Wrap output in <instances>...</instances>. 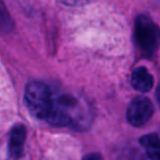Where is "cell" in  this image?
Returning <instances> with one entry per match:
<instances>
[{
  "instance_id": "6da1fadb",
  "label": "cell",
  "mask_w": 160,
  "mask_h": 160,
  "mask_svg": "<svg viewBox=\"0 0 160 160\" xmlns=\"http://www.w3.org/2000/svg\"><path fill=\"white\" fill-rule=\"evenodd\" d=\"M25 102L35 118L51 125L81 128L87 123L88 111L78 97L52 88L44 82L28 83Z\"/></svg>"
},
{
  "instance_id": "7a4b0ae2",
  "label": "cell",
  "mask_w": 160,
  "mask_h": 160,
  "mask_svg": "<svg viewBox=\"0 0 160 160\" xmlns=\"http://www.w3.org/2000/svg\"><path fill=\"white\" fill-rule=\"evenodd\" d=\"M135 40L139 50L146 57H152L158 48L160 30L148 15H138L135 20Z\"/></svg>"
},
{
  "instance_id": "3957f363",
  "label": "cell",
  "mask_w": 160,
  "mask_h": 160,
  "mask_svg": "<svg viewBox=\"0 0 160 160\" xmlns=\"http://www.w3.org/2000/svg\"><path fill=\"white\" fill-rule=\"evenodd\" d=\"M154 106L150 99L145 96H137L132 99L127 109V119L133 127H143L152 119Z\"/></svg>"
},
{
  "instance_id": "277c9868",
  "label": "cell",
  "mask_w": 160,
  "mask_h": 160,
  "mask_svg": "<svg viewBox=\"0 0 160 160\" xmlns=\"http://www.w3.org/2000/svg\"><path fill=\"white\" fill-rule=\"evenodd\" d=\"M26 138V130L23 125L19 124L12 128L9 139V155L11 159L17 160L22 156Z\"/></svg>"
},
{
  "instance_id": "5b68a950",
  "label": "cell",
  "mask_w": 160,
  "mask_h": 160,
  "mask_svg": "<svg viewBox=\"0 0 160 160\" xmlns=\"http://www.w3.org/2000/svg\"><path fill=\"white\" fill-rule=\"evenodd\" d=\"M133 88L141 93H147L154 86V78L145 67H138L133 71L131 76Z\"/></svg>"
},
{
  "instance_id": "8992f818",
  "label": "cell",
  "mask_w": 160,
  "mask_h": 160,
  "mask_svg": "<svg viewBox=\"0 0 160 160\" xmlns=\"http://www.w3.org/2000/svg\"><path fill=\"white\" fill-rule=\"evenodd\" d=\"M138 142L148 158L152 160H160V136L158 134L149 133L143 135Z\"/></svg>"
},
{
  "instance_id": "52a82bcc",
  "label": "cell",
  "mask_w": 160,
  "mask_h": 160,
  "mask_svg": "<svg viewBox=\"0 0 160 160\" xmlns=\"http://www.w3.org/2000/svg\"><path fill=\"white\" fill-rule=\"evenodd\" d=\"M60 2H62L63 4H67V6H82V4H85L89 1V0H59Z\"/></svg>"
},
{
  "instance_id": "ba28073f",
  "label": "cell",
  "mask_w": 160,
  "mask_h": 160,
  "mask_svg": "<svg viewBox=\"0 0 160 160\" xmlns=\"http://www.w3.org/2000/svg\"><path fill=\"white\" fill-rule=\"evenodd\" d=\"M83 160H102V157L98 152H91V154H87Z\"/></svg>"
},
{
  "instance_id": "9c48e42d",
  "label": "cell",
  "mask_w": 160,
  "mask_h": 160,
  "mask_svg": "<svg viewBox=\"0 0 160 160\" xmlns=\"http://www.w3.org/2000/svg\"><path fill=\"white\" fill-rule=\"evenodd\" d=\"M156 99H157V102H158L159 107H160V84L158 85L156 89Z\"/></svg>"
}]
</instances>
